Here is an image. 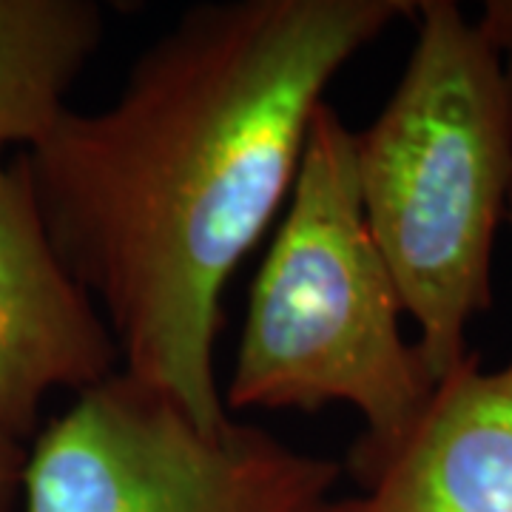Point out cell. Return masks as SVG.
Returning a JSON list of instances; mask_svg holds the SVG:
<instances>
[{
  "label": "cell",
  "mask_w": 512,
  "mask_h": 512,
  "mask_svg": "<svg viewBox=\"0 0 512 512\" xmlns=\"http://www.w3.org/2000/svg\"><path fill=\"white\" fill-rule=\"evenodd\" d=\"M476 23L495 52L512 66V0H490Z\"/></svg>",
  "instance_id": "9"
},
{
  "label": "cell",
  "mask_w": 512,
  "mask_h": 512,
  "mask_svg": "<svg viewBox=\"0 0 512 512\" xmlns=\"http://www.w3.org/2000/svg\"><path fill=\"white\" fill-rule=\"evenodd\" d=\"M419 0H214L185 9L100 111L23 151L57 254L94 299L123 373L205 430L222 293L291 197L336 74Z\"/></svg>",
  "instance_id": "1"
},
{
  "label": "cell",
  "mask_w": 512,
  "mask_h": 512,
  "mask_svg": "<svg viewBox=\"0 0 512 512\" xmlns=\"http://www.w3.org/2000/svg\"><path fill=\"white\" fill-rule=\"evenodd\" d=\"M123 370L94 299L57 254L23 157L0 160V430L40 433L49 393H86Z\"/></svg>",
  "instance_id": "5"
},
{
  "label": "cell",
  "mask_w": 512,
  "mask_h": 512,
  "mask_svg": "<svg viewBox=\"0 0 512 512\" xmlns=\"http://www.w3.org/2000/svg\"><path fill=\"white\" fill-rule=\"evenodd\" d=\"M29 447L26 441L0 430V512H15L23 501V473Z\"/></svg>",
  "instance_id": "8"
},
{
  "label": "cell",
  "mask_w": 512,
  "mask_h": 512,
  "mask_svg": "<svg viewBox=\"0 0 512 512\" xmlns=\"http://www.w3.org/2000/svg\"><path fill=\"white\" fill-rule=\"evenodd\" d=\"M507 220L512 225V188H510V200H507Z\"/></svg>",
  "instance_id": "10"
},
{
  "label": "cell",
  "mask_w": 512,
  "mask_h": 512,
  "mask_svg": "<svg viewBox=\"0 0 512 512\" xmlns=\"http://www.w3.org/2000/svg\"><path fill=\"white\" fill-rule=\"evenodd\" d=\"M342 464L228 419L205 430L117 373L32 441L23 512H356Z\"/></svg>",
  "instance_id": "4"
},
{
  "label": "cell",
  "mask_w": 512,
  "mask_h": 512,
  "mask_svg": "<svg viewBox=\"0 0 512 512\" xmlns=\"http://www.w3.org/2000/svg\"><path fill=\"white\" fill-rule=\"evenodd\" d=\"M353 137L325 100L254 276L222 393L228 413L353 407L365 430L350 447V473L390 453L439 384L416 342L404 339L402 296L362 211Z\"/></svg>",
  "instance_id": "3"
},
{
  "label": "cell",
  "mask_w": 512,
  "mask_h": 512,
  "mask_svg": "<svg viewBox=\"0 0 512 512\" xmlns=\"http://www.w3.org/2000/svg\"><path fill=\"white\" fill-rule=\"evenodd\" d=\"M103 32L106 12L94 0H0V160L57 126Z\"/></svg>",
  "instance_id": "7"
},
{
  "label": "cell",
  "mask_w": 512,
  "mask_h": 512,
  "mask_svg": "<svg viewBox=\"0 0 512 512\" xmlns=\"http://www.w3.org/2000/svg\"><path fill=\"white\" fill-rule=\"evenodd\" d=\"M356 512H512V359L470 353L390 453L350 473Z\"/></svg>",
  "instance_id": "6"
},
{
  "label": "cell",
  "mask_w": 512,
  "mask_h": 512,
  "mask_svg": "<svg viewBox=\"0 0 512 512\" xmlns=\"http://www.w3.org/2000/svg\"><path fill=\"white\" fill-rule=\"evenodd\" d=\"M419 32L379 117L356 131L362 211L441 382L493 308V248L512 188V66L453 0H419Z\"/></svg>",
  "instance_id": "2"
}]
</instances>
